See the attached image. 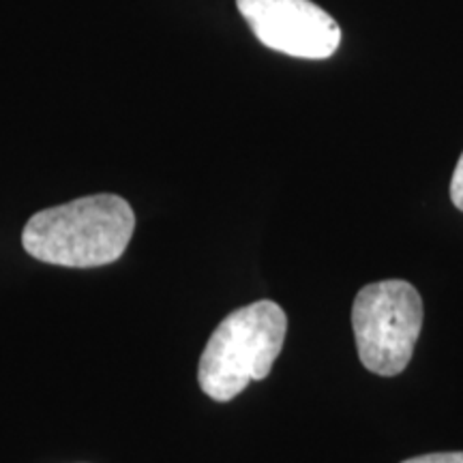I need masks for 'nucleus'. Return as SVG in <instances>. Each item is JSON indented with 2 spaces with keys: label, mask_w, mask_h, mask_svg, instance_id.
<instances>
[{
  "label": "nucleus",
  "mask_w": 463,
  "mask_h": 463,
  "mask_svg": "<svg viewBox=\"0 0 463 463\" xmlns=\"http://www.w3.org/2000/svg\"><path fill=\"white\" fill-rule=\"evenodd\" d=\"M133 230L136 215L129 202L114 194H97L39 211L28 219L22 245L39 262L97 269L123 256Z\"/></svg>",
  "instance_id": "nucleus-1"
},
{
  "label": "nucleus",
  "mask_w": 463,
  "mask_h": 463,
  "mask_svg": "<svg viewBox=\"0 0 463 463\" xmlns=\"http://www.w3.org/2000/svg\"><path fill=\"white\" fill-rule=\"evenodd\" d=\"M288 317L273 300L232 311L202 352L200 389L215 402H230L249 382L264 380L286 341Z\"/></svg>",
  "instance_id": "nucleus-2"
},
{
  "label": "nucleus",
  "mask_w": 463,
  "mask_h": 463,
  "mask_svg": "<svg viewBox=\"0 0 463 463\" xmlns=\"http://www.w3.org/2000/svg\"><path fill=\"white\" fill-rule=\"evenodd\" d=\"M358 358L372 373L392 378L408 367L422 326V300L412 283H369L352 307Z\"/></svg>",
  "instance_id": "nucleus-3"
},
{
  "label": "nucleus",
  "mask_w": 463,
  "mask_h": 463,
  "mask_svg": "<svg viewBox=\"0 0 463 463\" xmlns=\"http://www.w3.org/2000/svg\"><path fill=\"white\" fill-rule=\"evenodd\" d=\"M241 15L266 48L294 58H331L341 43L333 15L311 0H236Z\"/></svg>",
  "instance_id": "nucleus-4"
},
{
  "label": "nucleus",
  "mask_w": 463,
  "mask_h": 463,
  "mask_svg": "<svg viewBox=\"0 0 463 463\" xmlns=\"http://www.w3.org/2000/svg\"><path fill=\"white\" fill-rule=\"evenodd\" d=\"M450 200H453V204L459 208V211H463V153L459 161H457L453 181H450Z\"/></svg>",
  "instance_id": "nucleus-5"
},
{
  "label": "nucleus",
  "mask_w": 463,
  "mask_h": 463,
  "mask_svg": "<svg viewBox=\"0 0 463 463\" xmlns=\"http://www.w3.org/2000/svg\"><path fill=\"white\" fill-rule=\"evenodd\" d=\"M403 463H463V453H431L414 457V459H408Z\"/></svg>",
  "instance_id": "nucleus-6"
}]
</instances>
